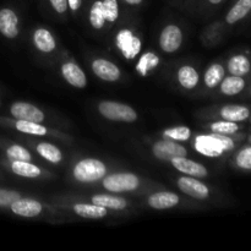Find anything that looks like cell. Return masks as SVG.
Masks as SVG:
<instances>
[{"label": "cell", "mask_w": 251, "mask_h": 251, "mask_svg": "<svg viewBox=\"0 0 251 251\" xmlns=\"http://www.w3.org/2000/svg\"><path fill=\"white\" fill-rule=\"evenodd\" d=\"M90 21L92 27L100 28L105 21L104 10H103V1H95L90 12Z\"/></svg>", "instance_id": "28"}, {"label": "cell", "mask_w": 251, "mask_h": 251, "mask_svg": "<svg viewBox=\"0 0 251 251\" xmlns=\"http://www.w3.org/2000/svg\"><path fill=\"white\" fill-rule=\"evenodd\" d=\"M178 78L180 85L184 88H189V90L195 87L199 82L198 71L191 66H183V68L179 69Z\"/></svg>", "instance_id": "24"}, {"label": "cell", "mask_w": 251, "mask_h": 251, "mask_svg": "<svg viewBox=\"0 0 251 251\" xmlns=\"http://www.w3.org/2000/svg\"><path fill=\"white\" fill-rule=\"evenodd\" d=\"M153 153L157 158L163 161H172L176 157H185L186 150L172 141H159L153 146Z\"/></svg>", "instance_id": "7"}, {"label": "cell", "mask_w": 251, "mask_h": 251, "mask_svg": "<svg viewBox=\"0 0 251 251\" xmlns=\"http://www.w3.org/2000/svg\"><path fill=\"white\" fill-rule=\"evenodd\" d=\"M34 44L39 50L44 51V53H49V51L54 50L55 48V41H54L53 36L49 31L44 28H39L34 32Z\"/></svg>", "instance_id": "19"}, {"label": "cell", "mask_w": 251, "mask_h": 251, "mask_svg": "<svg viewBox=\"0 0 251 251\" xmlns=\"http://www.w3.org/2000/svg\"><path fill=\"white\" fill-rule=\"evenodd\" d=\"M127 4H131V5H137L142 1V0H125Z\"/></svg>", "instance_id": "39"}, {"label": "cell", "mask_w": 251, "mask_h": 251, "mask_svg": "<svg viewBox=\"0 0 251 251\" xmlns=\"http://www.w3.org/2000/svg\"><path fill=\"white\" fill-rule=\"evenodd\" d=\"M210 2H212V4H220L221 1H223V0H208Z\"/></svg>", "instance_id": "40"}, {"label": "cell", "mask_w": 251, "mask_h": 251, "mask_svg": "<svg viewBox=\"0 0 251 251\" xmlns=\"http://www.w3.org/2000/svg\"><path fill=\"white\" fill-rule=\"evenodd\" d=\"M92 202L95 205L102 206V207L114 208V210H123L126 207V201L122 198L110 195H96L92 198Z\"/></svg>", "instance_id": "23"}, {"label": "cell", "mask_w": 251, "mask_h": 251, "mask_svg": "<svg viewBox=\"0 0 251 251\" xmlns=\"http://www.w3.org/2000/svg\"><path fill=\"white\" fill-rule=\"evenodd\" d=\"M250 11H251V0H238V1L235 2L234 6L229 10L226 20H227L228 24L230 25L235 24V22L244 19Z\"/></svg>", "instance_id": "18"}, {"label": "cell", "mask_w": 251, "mask_h": 251, "mask_svg": "<svg viewBox=\"0 0 251 251\" xmlns=\"http://www.w3.org/2000/svg\"><path fill=\"white\" fill-rule=\"evenodd\" d=\"M251 64L250 60L243 54H238V55L232 56L228 61V70L232 75L235 76H245L250 73Z\"/></svg>", "instance_id": "17"}, {"label": "cell", "mask_w": 251, "mask_h": 251, "mask_svg": "<svg viewBox=\"0 0 251 251\" xmlns=\"http://www.w3.org/2000/svg\"><path fill=\"white\" fill-rule=\"evenodd\" d=\"M172 162H173V166L178 171L189 174V176H199V178L207 176V169L202 164L196 163V162L190 161V159H186L185 157H176V158L172 159Z\"/></svg>", "instance_id": "12"}, {"label": "cell", "mask_w": 251, "mask_h": 251, "mask_svg": "<svg viewBox=\"0 0 251 251\" xmlns=\"http://www.w3.org/2000/svg\"><path fill=\"white\" fill-rule=\"evenodd\" d=\"M103 185L107 190L113 191V193L131 191L139 186V179L131 173L112 174V176H105V179L103 180Z\"/></svg>", "instance_id": "3"}, {"label": "cell", "mask_w": 251, "mask_h": 251, "mask_svg": "<svg viewBox=\"0 0 251 251\" xmlns=\"http://www.w3.org/2000/svg\"><path fill=\"white\" fill-rule=\"evenodd\" d=\"M11 171L12 173L26 178H36L41 174V169L38 167L28 163L27 161H12Z\"/></svg>", "instance_id": "21"}, {"label": "cell", "mask_w": 251, "mask_h": 251, "mask_svg": "<svg viewBox=\"0 0 251 251\" xmlns=\"http://www.w3.org/2000/svg\"><path fill=\"white\" fill-rule=\"evenodd\" d=\"M12 117L17 120H29V122L42 123L44 120V114L41 109L34 105L25 102H16L10 108Z\"/></svg>", "instance_id": "4"}, {"label": "cell", "mask_w": 251, "mask_h": 251, "mask_svg": "<svg viewBox=\"0 0 251 251\" xmlns=\"http://www.w3.org/2000/svg\"><path fill=\"white\" fill-rule=\"evenodd\" d=\"M104 17L107 21L114 22L118 19V1L117 0H104L103 1Z\"/></svg>", "instance_id": "33"}, {"label": "cell", "mask_w": 251, "mask_h": 251, "mask_svg": "<svg viewBox=\"0 0 251 251\" xmlns=\"http://www.w3.org/2000/svg\"><path fill=\"white\" fill-rule=\"evenodd\" d=\"M6 154L10 159L12 161H27L29 162L31 159V154L27 151L26 149H24L22 146L19 145H12L9 149L6 150Z\"/></svg>", "instance_id": "31"}, {"label": "cell", "mask_w": 251, "mask_h": 251, "mask_svg": "<svg viewBox=\"0 0 251 251\" xmlns=\"http://www.w3.org/2000/svg\"><path fill=\"white\" fill-rule=\"evenodd\" d=\"M117 44L120 50L123 51V54L125 55V58L127 59L135 58V55H137L140 49H141V42H140V39L137 37H135L127 29L119 32V34L117 37Z\"/></svg>", "instance_id": "5"}, {"label": "cell", "mask_w": 251, "mask_h": 251, "mask_svg": "<svg viewBox=\"0 0 251 251\" xmlns=\"http://www.w3.org/2000/svg\"><path fill=\"white\" fill-rule=\"evenodd\" d=\"M15 127L19 131L25 132V134L37 135V136H42V135L47 134V129L43 125L36 122H29V120H17Z\"/></svg>", "instance_id": "27"}, {"label": "cell", "mask_w": 251, "mask_h": 251, "mask_svg": "<svg viewBox=\"0 0 251 251\" xmlns=\"http://www.w3.org/2000/svg\"><path fill=\"white\" fill-rule=\"evenodd\" d=\"M212 135L216 137V139L218 140V141H220V144H221V146H222L223 151H227V150H232L233 146H234V145H233V141L230 139H228L227 135L216 134V132H215V134H212Z\"/></svg>", "instance_id": "36"}, {"label": "cell", "mask_w": 251, "mask_h": 251, "mask_svg": "<svg viewBox=\"0 0 251 251\" xmlns=\"http://www.w3.org/2000/svg\"><path fill=\"white\" fill-rule=\"evenodd\" d=\"M51 6L54 7L56 12L59 14H63V12L66 11V9L69 7L68 5V0H50Z\"/></svg>", "instance_id": "37"}, {"label": "cell", "mask_w": 251, "mask_h": 251, "mask_svg": "<svg viewBox=\"0 0 251 251\" xmlns=\"http://www.w3.org/2000/svg\"><path fill=\"white\" fill-rule=\"evenodd\" d=\"M225 77V69L220 64H213L208 68V70L205 74V83L208 87H216L222 82Z\"/></svg>", "instance_id": "25"}, {"label": "cell", "mask_w": 251, "mask_h": 251, "mask_svg": "<svg viewBox=\"0 0 251 251\" xmlns=\"http://www.w3.org/2000/svg\"><path fill=\"white\" fill-rule=\"evenodd\" d=\"M178 186L186 195H190L195 199H201V200L208 198V194H210L208 188L205 184L194 178H188V176H183L179 179Z\"/></svg>", "instance_id": "9"}, {"label": "cell", "mask_w": 251, "mask_h": 251, "mask_svg": "<svg viewBox=\"0 0 251 251\" xmlns=\"http://www.w3.org/2000/svg\"><path fill=\"white\" fill-rule=\"evenodd\" d=\"M181 41H183V36H181L180 28L178 26H174V25H169L162 31L159 43H161V48L164 51L173 53V51L178 50Z\"/></svg>", "instance_id": "6"}, {"label": "cell", "mask_w": 251, "mask_h": 251, "mask_svg": "<svg viewBox=\"0 0 251 251\" xmlns=\"http://www.w3.org/2000/svg\"><path fill=\"white\" fill-rule=\"evenodd\" d=\"M221 115H222L223 119L228 120V122H244L250 117V110L249 108L244 107V105L229 104L222 108Z\"/></svg>", "instance_id": "16"}, {"label": "cell", "mask_w": 251, "mask_h": 251, "mask_svg": "<svg viewBox=\"0 0 251 251\" xmlns=\"http://www.w3.org/2000/svg\"><path fill=\"white\" fill-rule=\"evenodd\" d=\"M37 151L41 154L43 158H46L47 161L51 162V163H58L61 161L63 156H61V152L58 147H55L54 145L47 144V142H42L37 146Z\"/></svg>", "instance_id": "26"}, {"label": "cell", "mask_w": 251, "mask_h": 251, "mask_svg": "<svg viewBox=\"0 0 251 251\" xmlns=\"http://www.w3.org/2000/svg\"><path fill=\"white\" fill-rule=\"evenodd\" d=\"M100 112L104 118L117 122H135L137 118L136 112L131 107L118 102H102L100 104Z\"/></svg>", "instance_id": "2"}, {"label": "cell", "mask_w": 251, "mask_h": 251, "mask_svg": "<svg viewBox=\"0 0 251 251\" xmlns=\"http://www.w3.org/2000/svg\"><path fill=\"white\" fill-rule=\"evenodd\" d=\"M158 61H159L158 56L154 55V54H152V53H147V54H145V55H142V58L140 59L136 69L142 76H145L150 70H151V69L156 68L157 64H158Z\"/></svg>", "instance_id": "29"}, {"label": "cell", "mask_w": 251, "mask_h": 251, "mask_svg": "<svg viewBox=\"0 0 251 251\" xmlns=\"http://www.w3.org/2000/svg\"><path fill=\"white\" fill-rule=\"evenodd\" d=\"M163 135L166 137H171V139L179 140V141H184V140H188L189 137H190L191 132L188 127L179 126V127H173V129L166 130Z\"/></svg>", "instance_id": "32"}, {"label": "cell", "mask_w": 251, "mask_h": 251, "mask_svg": "<svg viewBox=\"0 0 251 251\" xmlns=\"http://www.w3.org/2000/svg\"><path fill=\"white\" fill-rule=\"evenodd\" d=\"M179 198L174 193H157L150 196L149 203L151 207L157 208V210H164V208L173 207L178 205Z\"/></svg>", "instance_id": "15"}, {"label": "cell", "mask_w": 251, "mask_h": 251, "mask_svg": "<svg viewBox=\"0 0 251 251\" xmlns=\"http://www.w3.org/2000/svg\"><path fill=\"white\" fill-rule=\"evenodd\" d=\"M0 33L6 38H15L19 34V19L11 9L0 10Z\"/></svg>", "instance_id": "8"}, {"label": "cell", "mask_w": 251, "mask_h": 251, "mask_svg": "<svg viewBox=\"0 0 251 251\" xmlns=\"http://www.w3.org/2000/svg\"><path fill=\"white\" fill-rule=\"evenodd\" d=\"M10 207L15 215L22 216V217H34V216H38L42 211L41 203L32 199L20 198L14 201Z\"/></svg>", "instance_id": "10"}, {"label": "cell", "mask_w": 251, "mask_h": 251, "mask_svg": "<svg viewBox=\"0 0 251 251\" xmlns=\"http://www.w3.org/2000/svg\"><path fill=\"white\" fill-rule=\"evenodd\" d=\"M61 71H63L64 78L70 85H73L74 87L82 88L86 86L85 74H83V71L77 65H75L73 63L64 64L63 68H61Z\"/></svg>", "instance_id": "14"}, {"label": "cell", "mask_w": 251, "mask_h": 251, "mask_svg": "<svg viewBox=\"0 0 251 251\" xmlns=\"http://www.w3.org/2000/svg\"><path fill=\"white\" fill-rule=\"evenodd\" d=\"M74 211L78 216L85 218H102L107 215L105 207L98 205H86V203H77L74 206Z\"/></svg>", "instance_id": "22"}, {"label": "cell", "mask_w": 251, "mask_h": 251, "mask_svg": "<svg viewBox=\"0 0 251 251\" xmlns=\"http://www.w3.org/2000/svg\"><path fill=\"white\" fill-rule=\"evenodd\" d=\"M20 194L14 190H6V189H0V207H6L11 205L14 201L20 199Z\"/></svg>", "instance_id": "34"}, {"label": "cell", "mask_w": 251, "mask_h": 251, "mask_svg": "<svg viewBox=\"0 0 251 251\" xmlns=\"http://www.w3.org/2000/svg\"><path fill=\"white\" fill-rule=\"evenodd\" d=\"M93 73L105 81H117L120 77V71L117 65L104 59H97L92 64Z\"/></svg>", "instance_id": "11"}, {"label": "cell", "mask_w": 251, "mask_h": 251, "mask_svg": "<svg viewBox=\"0 0 251 251\" xmlns=\"http://www.w3.org/2000/svg\"><path fill=\"white\" fill-rule=\"evenodd\" d=\"M196 150L200 153L210 157L220 156L223 152L220 141L213 135H210V136H199L196 139Z\"/></svg>", "instance_id": "13"}, {"label": "cell", "mask_w": 251, "mask_h": 251, "mask_svg": "<svg viewBox=\"0 0 251 251\" xmlns=\"http://www.w3.org/2000/svg\"><path fill=\"white\" fill-rule=\"evenodd\" d=\"M68 5L71 10H77L81 5V0H68Z\"/></svg>", "instance_id": "38"}, {"label": "cell", "mask_w": 251, "mask_h": 251, "mask_svg": "<svg viewBox=\"0 0 251 251\" xmlns=\"http://www.w3.org/2000/svg\"><path fill=\"white\" fill-rule=\"evenodd\" d=\"M211 130L216 134H222V135H230L235 134V132L239 130V126L235 124L234 122H228V120H225V122H217L213 123L211 125Z\"/></svg>", "instance_id": "30"}, {"label": "cell", "mask_w": 251, "mask_h": 251, "mask_svg": "<svg viewBox=\"0 0 251 251\" xmlns=\"http://www.w3.org/2000/svg\"><path fill=\"white\" fill-rule=\"evenodd\" d=\"M107 173L104 164L98 159L87 158L78 162L74 168V176L82 183H91L102 179Z\"/></svg>", "instance_id": "1"}, {"label": "cell", "mask_w": 251, "mask_h": 251, "mask_svg": "<svg viewBox=\"0 0 251 251\" xmlns=\"http://www.w3.org/2000/svg\"><path fill=\"white\" fill-rule=\"evenodd\" d=\"M238 167L243 169H251V147L242 150L235 158Z\"/></svg>", "instance_id": "35"}, {"label": "cell", "mask_w": 251, "mask_h": 251, "mask_svg": "<svg viewBox=\"0 0 251 251\" xmlns=\"http://www.w3.org/2000/svg\"><path fill=\"white\" fill-rule=\"evenodd\" d=\"M245 87V81L242 76H229L221 83V91L227 96H234L242 92Z\"/></svg>", "instance_id": "20"}]
</instances>
